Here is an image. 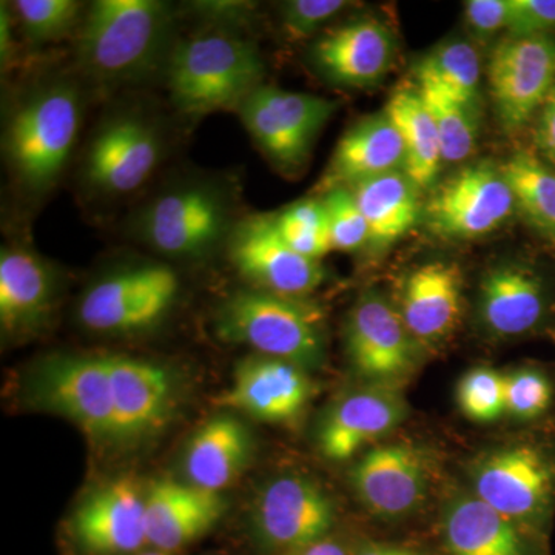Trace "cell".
<instances>
[{"label":"cell","mask_w":555,"mask_h":555,"mask_svg":"<svg viewBox=\"0 0 555 555\" xmlns=\"http://www.w3.org/2000/svg\"><path fill=\"white\" fill-rule=\"evenodd\" d=\"M175 14L160 0H96L76 40L80 68L102 83L147 78L166 65Z\"/></svg>","instance_id":"cell-1"},{"label":"cell","mask_w":555,"mask_h":555,"mask_svg":"<svg viewBox=\"0 0 555 555\" xmlns=\"http://www.w3.org/2000/svg\"><path fill=\"white\" fill-rule=\"evenodd\" d=\"M175 107L203 116L238 109L262 86L266 65L251 40L225 31H204L178 40L166 62Z\"/></svg>","instance_id":"cell-2"},{"label":"cell","mask_w":555,"mask_h":555,"mask_svg":"<svg viewBox=\"0 0 555 555\" xmlns=\"http://www.w3.org/2000/svg\"><path fill=\"white\" fill-rule=\"evenodd\" d=\"M214 328L221 341L306 371L320 366L326 352L323 312L306 298L240 288L218 306Z\"/></svg>","instance_id":"cell-3"},{"label":"cell","mask_w":555,"mask_h":555,"mask_svg":"<svg viewBox=\"0 0 555 555\" xmlns=\"http://www.w3.org/2000/svg\"><path fill=\"white\" fill-rule=\"evenodd\" d=\"M82 120L79 90L68 80L40 87L22 102L7 129L11 169L24 188L43 193L67 166Z\"/></svg>","instance_id":"cell-4"},{"label":"cell","mask_w":555,"mask_h":555,"mask_svg":"<svg viewBox=\"0 0 555 555\" xmlns=\"http://www.w3.org/2000/svg\"><path fill=\"white\" fill-rule=\"evenodd\" d=\"M31 403L64 416L94 447H115L108 353H54L30 377Z\"/></svg>","instance_id":"cell-5"},{"label":"cell","mask_w":555,"mask_h":555,"mask_svg":"<svg viewBox=\"0 0 555 555\" xmlns=\"http://www.w3.org/2000/svg\"><path fill=\"white\" fill-rule=\"evenodd\" d=\"M232 230L229 199L204 182L166 190L150 201L137 219L142 243L171 259L204 258Z\"/></svg>","instance_id":"cell-6"},{"label":"cell","mask_w":555,"mask_h":555,"mask_svg":"<svg viewBox=\"0 0 555 555\" xmlns=\"http://www.w3.org/2000/svg\"><path fill=\"white\" fill-rule=\"evenodd\" d=\"M179 288L178 273L169 266L142 262L104 276L87 288L78 318L94 334H141L167 317L177 302Z\"/></svg>","instance_id":"cell-7"},{"label":"cell","mask_w":555,"mask_h":555,"mask_svg":"<svg viewBox=\"0 0 555 555\" xmlns=\"http://www.w3.org/2000/svg\"><path fill=\"white\" fill-rule=\"evenodd\" d=\"M476 495L514 524L540 529L555 505V444L521 441L486 455L474 473Z\"/></svg>","instance_id":"cell-8"},{"label":"cell","mask_w":555,"mask_h":555,"mask_svg":"<svg viewBox=\"0 0 555 555\" xmlns=\"http://www.w3.org/2000/svg\"><path fill=\"white\" fill-rule=\"evenodd\" d=\"M338 102L262 83L238 112L258 147L281 169L294 170L308 159L313 141L337 112Z\"/></svg>","instance_id":"cell-9"},{"label":"cell","mask_w":555,"mask_h":555,"mask_svg":"<svg viewBox=\"0 0 555 555\" xmlns=\"http://www.w3.org/2000/svg\"><path fill=\"white\" fill-rule=\"evenodd\" d=\"M115 448H139L166 433L179 408L177 375L142 358L108 356Z\"/></svg>","instance_id":"cell-10"},{"label":"cell","mask_w":555,"mask_h":555,"mask_svg":"<svg viewBox=\"0 0 555 555\" xmlns=\"http://www.w3.org/2000/svg\"><path fill=\"white\" fill-rule=\"evenodd\" d=\"M516 208L513 190L500 167L478 163L451 175L434 190L425 218L437 235L474 240L505 224Z\"/></svg>","instance_id":"cell-11"},{"label":"cell","mask_w":555,"mask_h":555,"mask_svg":"<svg viewBox=\"0 0 555 555\" xmlns=\"http://www.w3.org/2000/svg\"><path fill=\"white\" fill-rule=\"evenodd\" d=\"M76 555H137L147 547L145 489L133 476L98 486L68 521Z\"/></svg>","instance_id":"cell-12"},{"label":"cell","mask_w":555,"mask_h":555,"mask_svg":"<svg viewBox=\"0 0 555 555\" xmlns=\"http://www.w3.org/2000/svg\"><path fill=\"white\" fill-rule=\"evenodd\" d=\"M334 524V503L306 477L275 478L262 488L251 509L258 545L280 555L326 539Z\"/></svg>","instance_id":"cell-13"},{"label":"cell","mask_w":555,"mask_h":555,"mask_svg":"<svg viewBox=\"0 0 555 555\" xmlns=\"http://www.w3.org/2000/svg\"><path fill=\"white\" fill-rule=\"evenodd\" d=\"M229 254L241 276L258 291L306 298L326 280L323 264L302 257L281 236L275 215H251L233 228Z\"/></svg>","instance_id":"cell-14"},{"label":"cell","mask_w":555,"mask_h":555,"mask_svg":"<svg viewBox=\"0 0 555 555\" xmlns=\"http://www.w3.org/2000/svg\"><path fill=\"white\" fill-rule=\"evenodd\" d=\"M488 82L502 126L511 131L521 129L555 86L553 36L502 40L492 51Z\"/></svg>","instance_id":"cell-15"},{"label":"cell","mask_w":555,"mask_h":555,"mask_svg":"<svg viewBox=\"0 0 555 555\" xmlns=\"http://www.w3.org/2000/svg\"><path fill=\"white\" fill-rule=\"evenodd\" d=\"M163 139L155 124L138 113H120L102 124L87 150V184L109 196L130 195L158 167Z\"/></svg>","instance_id":"cell-16"},{"label":"cell","mask_w":555,"mask_h":555,"mask_svg":"<svg viewBox=\"0 0 555 555\" xmlns=\"http://www.w3.org/2000/svg\"><path fill=\"white\" fill-rule=\"evenodd\" d=\"M313 396L308 371L280 358L250 356L241 360L218 406L259 422L291 425L305 414Z\"/></svg>","instance_id":"cell-17"},{"label":"cell","mask_w":555,"mask_h":555,"mask_svg":"<svg viewBox=\"0 0 555 555\" xmlns=\"http://www.w3.org/2000/svg\"><path fill=\"white\" fill-rule=\"evenodd\" d=\"M346 347L358 374L378 383L404 377L414 367L415 338L377 292H366L349 313Z\"/></svg>","instance_id":"cell-18"},{"label":"cell","mask_w":555,"mask_h":555,"mask_svg":"<svg viewBox=\"0 0 555 555\" xmlns=\"http://www.w3.org/2000/svg\"><path fill=\"white\" fill-rule=\"evenodd\" d=\"M225 513V500L188 481H153L145 489L147 547L179 554L208 534Z\"/></svg>","instance_id":"cell-19"},{"label":"cell","mask_w":555,"mask_h":555,"mask_svg":"<svg viewBox=\"0 0 555 555\" xmlns=\"http://www.w3.org/2000/svg\"><path fill=\"white\" fill-rule=\"evenodd\" d=\"M353 488L375 516H406L425 499L429 465L420 449L386 444L371 449L353 467Z\"/></svg>","instance_id":"cell-20"},{"label":"cell","mask_w":555,"mask_h":555,"mask_svg":"<svg viewBox=\"0 0 555 555\" xmlns=\"http://www.w3.org/2000/svg\"><path fill=\"white\" fill-rule=\"evenodd\" d=\"M53 266L31 248L3 247L0 254V326L10 338L30 337L49 324L56 306Z\"/></svg>","instance_id":"cell-21"},{"label":"cell","mask_w":555,"mask_h":555,"mask_svg":"<svg viewBox=\"0 0 555 555\" xmlns=\"http://www.w3.org/2000/svg\"><path fill=\"white\" fill-rule=\"evenodd\" d=\"M310 57L327 79L347 87H367L392 68L396 40L383 22L353 21L321 36Z\"/></svg>","instance_id":"cell-22"},{"label":"cell","mask_w":555,"mask_h":555,"mask_svg":"<svg viewBox=\"0 0 555 555\" xmlns=\"http://www.w3.org/2000/svg\"><path fill=\"white\" fill-rule=\"evenodd\" d=\"M403 418V400L386 387L352 392L324 414L318 427V447L326 459L345 462L396 429Z\"/></svg>","instance_id":"cell-23"},{"label":"cell","mask_w":555,"mask_h":555,"mask_svg":"<svg viewBox=\"0 0 555 555\" xmlns=\"http://www.w3.org/2000/svg\"><path fill=\"white\" fill-rule=\"evenodd\" d=\"M462 272L452 262H427L412 270L398 310L412 337L422 343L449 337L462 317Z\"/></svg>","instance_id":"cell-24"},{"label":"cell","mask_w":555,"mask_h":555,"mask_svg":"<svg viewBox=\"0 0 555 555\" xmlns=\"http://www.w3.org/2000/svg\"><path fill=\"white\" fill-rule=\"evenodd\" d=\"M406 152L397 127L386 115L367 116L343 134L324 178L326 190L404 170Z\"/></svg>","instance_id":"cell-25"},{"label":"cell","mask_w":555,"mask_h":555,"mask_svg":"<svg viewBox=\"0 0 555 555\" xmlns=\"http://www.w3.org/2000/svg\"><path fill=\"white\" fill-rule=\"evenodd\" d=\"M251 456V436L238 416H214L193 434L185 447L182 469L188 483L219 492L235 483Z\"/></svg>","instance_id":"cell-26"},{"label":"cell","mask_w":555,"mask_h":555,"mask_svg":"<svg viewBox=\"0 0 555 555\" xmlns=\"http://www.w3.org/2000/svg\"><path fill=\"white\" fill-rule=\"evenodd\" d=\"M480 312L486 327L502 337H518L545 321L547 288L534 270L507 264L491 270L481 284Z\"/></svg>","instance_id":"cell-27"},{"label":"cell","mask_w":555,"mask_h":555,"mask_svg":"<svg viewBox=\"0 0 555 555\" xmlns=\"http://www.w3.org/2000/svg\"><path fill=\"white\" fill-rule=\"evenodd\" d=\"M444 543L451 555H535L517 524L478 496H462L448 507Z\"/></svg>","instance_id":"cell-28"},{"label":"cell","mask_w":555,"mask_h":555,"mask_svg":"<svg viewBox=\"0 0 555 555\" xmlns=\"http://www.w3.org/2000/svg\"><path fill=\"white\" fill-rule=\"evenodd\" d=\"M349 189L366 219L372 246L397 243L414 228L422 214L420 189L404 170L367 179Z\"/></svg>","instance_id":"cell-29"},{"label":"cell","mask_w":555,"mask_h":555,"mask_svg":"<svg viewBox=\"0 0 555 555\" xmlns=\"http://www.w3.org/2000/svg\"><path fill=\"white\" fill-rule=\"evenodd\" d=\"M385 112L403 139L404 171L420 190L430 188L444 160L436 124L418 89L396 91Z\"/></svg>","instance_id":"cell-30"},{"label":"cell","mask_w":555,"mask_h":555,"mask_svg":"<svg viewBox=\"0 0 555 555\" xmlns=\"http://www.w3.org/2000/svg\"><path fill=\"white\" fill-rule=\"evenodd\" d=\"M500 170L526 219L555 238V170L528 152L514 153Z\"/></svg>","instance_id":"cell-31"},{"label":"cell","mask_w":555,"mask_h":555,"mask_svg":"<svg viewBox=\"0 0 555 555\" xmlns=\"http://www.w3.org/2000/svg\"><path fill=\"white\" fill-rule=\"evenodd\" d=\"M416 80H426L467 107L476 108L480 93L481 62L465 40L438 46L414 68Z\"/></svg>","instance_id":"cell-32"},{"label":"cell","mask_w":555,"mask_h":555,"mask_svg":"<svg viewBox=\"0 0 555 555\" xmlns=\"http://www.w3.org/2000/svg\"><path fill=\"white\" fill-rule=\"evenodd\" d=\"M416 89L433 115L444 163H463L469 158L477 144L476 108L467 107L426 80H416Z\"/></svg>","instance_id":"cell-33"},{"label":"cell","mask_w":555,"mask_h":555,"mask_svg":"<svg viewBox=\"0 0 555 555\" xmlns=\"http://www.w3.org/2000/svg\"><path fill=\"white\" fill-rule=\"evenodd\" d=\"M276 228L288 246L302 257L321 261L332 251L323 199H302L275 215Z\"/></svg>","instance_id":"cell-34"},{"label":"cell","mask_w":555,"mask_h":555,"mask_svg":"<svg viewBox=\"0 0 555 555\" xmlns=\"http://www.w3.org/2000/svg\"><path fill=\"white\" fill-rule=\"evenodd\" d=\"M11 10L31 43L56 42L82 24L83 7L76 0H16Z\"/></svg>","instance_id":"cell-35"},{"label":"cell","mask_w":555,"mask_h":555,"mask_svg":"<svg viewBox=\"0 0 555 555\" xmlns=\"http://www.w3.org/2000/svg\"><path fill=\"white\" fill-rule=\"evenodd\" d=\"M506 414L535 422L550 414L555 403V383L542 367L525 366L505 375Z\"/></svg>","instance_id":"cell-36"},{"label":"cell","mask_w":555,"mask_h":555,"mask_svg":"<svg viewBox=\"0 0 555 555\" xmlns=\"http://www.w3.org/2000/svg\"><path fill=\"white\" fill-rule=\"evenodd\" d=\"M456 401L467 418L494 422L506 412L505 375L489 367L467 372L456 387Z\"/></svg>","instance_id":"cell-37"},{"label":"cell","mask_w":555,"mask_h":555,"mask_svg":"<svg viewBox=\"0 0 555 555\" xmlns=\"http://www.w3.org/2000/svg\"><path fill=\"white\" fill-rule=\"evenodd\" d=\"M323 204L327 214L332 250L353 251L369 243L367 222L352 190H327Z\"/></svg>","instance_id":"cell-38"},{"label":"cell","mask_w":555,"mask_h":555,"mask_svg":"<svg viewBox=\"0 0 555 555\" xmlns=\"http://www.w3.org/2000/svg\"><path fill=\"white\" fill-rule=\"evenodd\" d=\"M350 5L345 0H288L281 3V21L292 39H306Z\"/></svg>","instance_id":"cell-39"},{"label":"cell","mask_w":555,"mask_h":555,"mask_svg":"<svg viewBox=\"0 0 555 555\" xmlns=\"http://www.w3.org/2000/svg\"><path fill=\"white\" fill-rule=\"evenodd\" d=\"M509 38L551 36L555 30V0H509Z\"/></svg>","instance_id":"cell-40"},{"label":"cell","mask_w":555,"mask_h":555,"mask_svg":"<svg viewBox=\"0 0 555 555\" xmlns=\"http://www.w3.org/2000/svg\"><path fill=\"white\" fill-rule=\"evenodd\" d=\"M466 22L478 38L489 39L507 28L509 0H469L466 2Z\"/></svg>","instance_id":"cell-41"},{"label":"cell","mask_w":555,"mask_h":555,"mask_svg":"<svg viewBox=\"0 0 555 555\" xmlns=\"http://www.w3.org/2000/svg\"><path fill=\"white\" fill-rule=\"evenodd\" d=\"M534 142L537 149L555 164V86L537 113Z\"/></svg>","instance_id":"cell-42"},{"label":"cell","mask_w":555,"mask_h":555,"mask_svg":"<svg viewBox=\"0 0 555 555\" xmlns=\"http://www.w3.org/2000/svg\"><path fill=\"white\" fill-rule=\"evenodd\" d=\"M283 555H353V553L347 550L345 543L328 535L326 539L320 540V542L299 547V550L291 551V553Z\"/></svg>","instance_id":"cell-43"},{"label":"cell","mask_w":555,"mask_h":555,"mask_svg":"<svg viewBox=\"0 0 555 555\" xmlns=\"http://www.w3.org/2000/svg\"><path fill=\"white\" fill-rule=\"evenodd\" d=\"M11 53H13V33H11L10 7L2 2L0 9V54H2V65L10 64Z\"/></svg>","instance_id":"cell-44"},{"label":"cell","mask_w":555,"mask_h":555,"mask_svg":"<svg viewBox=\"0 0 555 555\" xmlns=\"http://www.w3.org/2000/svg\"><path fill=\"white\" fill-rule=\"evenodd\" d=\"M353 555H422L409 547L397 545H383V543H366L358 547Z\"/></svg>","instance_id":"cell-45"},{"label":"cell","mask_w":555,"mask_h":555,"mask_svg":"<svg viewBox=\"0 0 555 555\" xmlns=\"http://www.w3.org/2000/svg\"><path fill=\"white\" fill-rule=\"evenodd\" d=\"M137 555H181V554H170V553H160V551H142V553H139Z\"/></svg>","instance_id":"cell-46"}]
</instances>
